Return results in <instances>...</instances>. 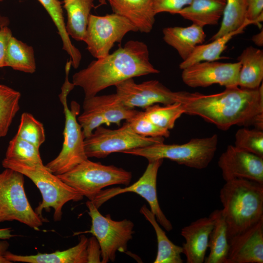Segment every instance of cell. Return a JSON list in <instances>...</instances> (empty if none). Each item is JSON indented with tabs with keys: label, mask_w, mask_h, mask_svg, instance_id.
I'll use <instances>...</instances> for the list:
<instances>
[{
	"label": "cell",
	"mask_w": 263,
	"mask_h": 263,
	"mask_svg": "<svg viewBox=\"0 0 263 263\" xmlns=\"http://www.w3.org/2000/svg\"><path fill=\"white\" fill-rule=\"evenodd\" d=\"M180 102L184 113L199 116L221 130L234 125L263 129V84L254 90L238 86L211 94L184 91Z\"/></svg>",
	"instance_id": "6da1fadb"
},
{
	"label": "cell",
	"mask_w": 263,
	"mask_h": 263,
	"mask_svg": "<svg viewBox=\"0 0 263 263\" xmlns=\"http://www.w3.org/2000/svg\"><path fill=\"white\" fill-rule=\"evenodd\" d=\"M159 73L150 62L147 44L131 40L75 73L72 82L82 89L85 97H89L127 79Z\"/></svg>",
	"instance_id": "7a4b0ae2"
},
{
	"label": "cell",
	"mask_w": 263,
	"mask_h": 263,
	"mask_svg": "<svg viewBox=\"0 0 263 263\" xmlns=\"http://www.w3.org/2000/svg\"><path fill=\"white\" fill-rule=\"evenodd\" d=\"M220 199L228 240L263 219V184L243 178L226 181Z\"/></svg>",
	"instance_id": "3957f363"
},
{
	"label": "cell",
	"mask_w": 263,
	"mask_h": 263,
	"mask_svg": "<svg viewBox=\"0 0 263 263\" xmlns=\"http://www.w3.org/2000/svg\"><path fill=\"white\" fill-rule=\"evenodd\" d=\"M1 164L5 169H11L21 173L29 178L38 188L42 200L35 211L43 219H45L42 216L43 209L48 210L53 208L54 221H60L64 205L71 201H79L84 197L49 171L43 164L28 165L5 158Z\"/></svg>",
	"instance_id": "277c9868"
},
{
	"label": "cell",
	"mask_w": 263,
	"mask_h": 263,
	"mask_svg": "<svg viewBox=\"0 0 263 263\" xmlns=\"http://www.w3.org/2000/svg\"><path fill=\"white\" fill-rule=\"evenodd\" d=\"M69 71H65V81L58 95L63 108L65 117L63 131V142L58 155L45 166L55 175L64 173L77 165L88 159L84 149V137L82 128L77 121L80 106L75 101H72L69 108L67 97L75 86L69 80Z\"/></svg>",
	"instance_id": "5b68a950"
},
{
	"label": "cell",
	"mask_w": 263,
	"mask_h": 263,
	"mask_svg": "<svg viewBox=\"0 0 263 263\" xmlns=\"http://www.w3.org/2000/svg\"><path fill=\"white\" fill-rule=\"evenodd\" d=\"M218 143V136L214 134L207 137L192 138L182 144L162 142L123 153L144 157L148 162L168 159L190 168L202 169L207 167L213 159Z\"/></svg>",
	"instance_id": "8992f818"
},
{
	"label": "cell",
	"mask_w": 263,
	"mask_h": 263,
	"mask_svg": "<svg viewBox=\"0 0 263 263\" xmlns=\"http://www.w3.org/2000/svg\"><path fill=\"white\" fill-rule=\"evenodd\" d=\"M63 182L92 201L103 189L115 185L128 186L131 172L113 165H105L88 159L68 171L57 175Z\"/></svg>",
	"instance_id": "52a82bcc"
},
{
	"label": "cell",
	"mask_w": 263,
	"mask_h": 263,
	"mask_svg": "<svg viewBox=\"0 0 263 263\" xmlns=\"http://www.w3.org/2000/svg\"><path fill=\"white\" fill-rule=\"evenodd\" d=\"M24 175L5 168L0 173V223L17 221L39 230L45 220L32 207L24 190Z\"/></svg>",
	"instance_id": "ba28073f"
},
{
	"label": "cell",
	"mask_w": 263,
	"mask_h": 263,
	"mask_svg": "<svg viewBox=\"0 0 263 263\" xmlns=\"http://www.w3.org/2000/svg\"><path fill=\"white\" fill-rule=\"evenodd\" d=\"M92 225L89 230L75 233V235L89 233L98 242L101 251V263L114 262L117 251L122 253L127 250L128 243L135 232L134 224L125 219L121 221L112 219L110 214L103 216L93 202H86Z\"/></svg>",
	"instance_id": "9c48e42d"
},
{
	"label": "cell",
	"mask_w": 263,
	"mask_h": 263,
	"mask_svg": "<svg viewBox=\"0 0 263 263\" xmlns=\"http://www.w3.org/2000/svg\"><path fill=\"white\" fill-rule=\"evenodd\" d=\"M162 137H145L138 134L128 122L115 130L97 128L84 138L85 152L87 157L104 158L114 152L131 150L164 142Z\"/></svg>",
	"instance_id": "30bf717a"
},
{
	"label": "cell",
	"mask_w": 263,
	"mask_h": 263,
	"mask_svg": "<svg viewBox=\"0 0 263 263\" xmlns=\"http://www.w3.org/2000/svg\"><path fill=\"white\" fill-rule=\"evenodd\" d=\"M138 31L128 19L115 13L99 16L91 14L84 39L87 49L96 59L109 54L130 32Z\"/></svg>",
	"instance_id": "8fae6325"
},
{
	"label": "cell",
	"mask_w": 263,
	"mask_h": 263,
	"mask_svg": "<svg viewBox=\"0 0 263 263\" xmlns=\"http://www.w3.org/2000/svg\"><path fill=\"white\" fill-rule=\"evenodd\" d=\"M163 159L149 161L148 165L141 177L131 186L108 188L101 191L91 201L99 208L103 204L112 198L126 192H133L141 196L148 203L151 211L158 223L168 231H171L172 225L163 212L158 200L157 177L159 169Z\"/></svg>",
	"instance_id": "7c38bea8"
},
{
	"label": "cell",
	"mask_w": 263,
	"mask_h": 263,
	"mask_svg": "<svg viewBox=\"0 0 263 263\" xmlns=\"http://www.w3.org/2000/svg\"><path fill=\"white\" fill-rule=\"evenodd\" d=\"M116 94L126 106L143 109L155 104L167 105L180 102L184 91L173 92L157 80L136 83L133 78L115 86Z\"/></svg>",
	"instance_id": "4fadbf2b"
},
{
	"label": "cell",
	"mask_w": 263,
	"mask_h": 263,
	"mask_svg": "<svg viewBox=\"0 0 263 263\" xmlns=\"http://www.w3.org/2000/svg\"><path fill=\"white\" fill-rule=\"evenodd\" d=\"M240 68L239 61H203L183 69L181 77L183 82L191 88L207 87L215 84L225 88H232L238 86Z\"/></svg>",
	"instance_id": "5bb4252c"
},
{
	"label": "cell",
	"mask_w": 263,
	"mask_h": 263,
	"mask_svg": "<svg viewBox=\"0 0 263 263\" xmlns=\"http://www.w3.org/2000/svg\"><path fill=\"white\" fill-rule=\"evenodd\" d=\"M218 165L225 182L243 178L263 184V157L228 145Z\"/></svg>",
	"instance_id": "9a60e30c"
},
{
	"label": "cell",
	"mask_w": 263,
	"mask_h": 263,
	"mask_svg": "<svg viewBox=\"0 0 263 263\" xmlns=\"http://www.w3.org/2000/svg\"><path fill=\"white\" fill-rule=\"evenodd\" d=\"M225 263H263V219L228 240Z\"/></svg>",
	"instance_id": "2e32d148"
},
{
	"label": "cell",
	"mask_w": 263,
	"mask_h": 263,
	"mask_svg": "<svg viewBox=\"0 0 263 263\" xmlns=\"http://www.w3.org/2000/svg\"><path fill=\"white\" fill-rule=\"evenodd\" d=\"M214 223L211 213L208 217L198 219L181 229V235L185 240L182 245L183 253L187 263H204Z\"/></svg>",
	"instance_id": "e0dca14e"
},
{
	"label": "cell",
	"mask_w": 263,
	"mask_h": 263,
	"mask_svg": "<svg viewBox=\"0 0 263 263\" xmlns=\"http://www.w3.org/2000/svg\"><path fill=\"white\" fill-rule=\"evenodd\" d=\"M113 13L130 21L141 33H149L154 22L151 0H107Z\"/></svg>",
	"instance_id": "ac0fdd59"
},
{
	"label": "cell",
	"mask_w": 263,
	"mask_h": 263,
	"mask_svg": "<svg viewBox=\"0 0 263 263\" xmlns=\"http://www.w3.org/2000/svg\"><path fill=\"white\" fill-rule=\"evenodd\" d=\"M88 241V238L81 234L76 245L65 250L26 256L15 254L7 251L5 257L11 263H87L86 248Z\"/></svg>",
	"instance_id": "d6986e66"
},
{
	"label": "cell",
	"mask_w": 263,
	"mask_h": 263,
	"mask_svg": "<svg viewBox=\"0 0 263 263\" xmlns=\"http://www.w3.org/2000/svg\"><path fill=\"white\" fill-rule=\"evenodd\" d=\"M83 109H88L101 115L108 125L112 123L120 125L123 120H128L137 110L125 105L115 94L84 97Z\"/></svg>",
	"instance_id": "ffe728a7"
},
{
	"label": "cell",
	"mask_w": 263,
	"mask_h": 263,
	"mask_svg": "<svg viewBox=\"0 0 263 263\" xmlns=\"http://www.w3.org/2000/svg\"><path fill=\"white\" fill-rule=\"evenodd\" d=\"M164 41L175 49L183 60L205 40L203 27L192 23L187 27H168L162 31Z\"/></svg>",
	"instance_id": "44dd1931"
},
{
	"label": "cell",
	"mask_w": 263,
	"mask_h": 263,
	"mask_svg": "<svg viewBox=\"0 0 263 263\" xmlns=\"http://www.w3.org/2000/svg\"><path fill=\"white\" fill-rule=\"evenodd\" d=\"M241 63L238 85L241 88L254 90L263 84V51L249 46L237 58Z\"/></svg>",
	"instance_id": "7402d4cb"
},
{
	"label": "cell",
	"mask_w": 263,
	"mask_h": 263,
	"mask_svg": "<svg viewBox=\"0 0 263 263\" xmlns=\"http://www.w3.org/2000/svg\"><path fill=\"white\" fill-rule=\"evenodd\" d=\"M226 0H192L176 14L204 28L216 25L222 18Z\"/></svg>",
	"instance_id": "603a6c76"
},
{
	"label": "cell",
	"mask_w": 263,
	"mask_h": 263,
	"mask_svg": "<svg viewBox=\"0 0 263 263\" xmlns=\"http://www.w3.org/2000/svg\"><path fill=\"white\" fill-rule=\"evenodd\" d=\"M255 24L248 20L236 30L229 32L206 44H200L196 47L191 54L180 63L179 66L183 70L195 63L203 61H214L222 59L221 54L226 48L228 42L235 36L242 34L244 29L250 24Z\"/></svg>",
	"instance_id": "cb8c5ba5"
},
{
	"label": "cell",
	"mask_w": 263,
	"mask_h": 263,
	"mask_svg": "<svg viewBox=\"0 0 263 263\" xmlns=\"http://www.w3.org/2000/svg\"><path fill=\"white\" fill-rule=\"evenodd\" d=\"M94 0H63L67 16L66 24L70 37L83 41Z\"/></svg>",
	"instance_id": "d4e9b609"
},
{
	"label": "cell",
	"mask_w": 263,
	"mask_h": 263,
	"mask_svg": "<svg viewBox=\"0 0 263 263\" xmlns=\"http://www.w3.org/2000/svg\"><path fill=\"white\" fill-rule=\"evenodd\" d=\"M140 212L152 225L157 241V252L154 263H182V246L174 244L167 236L157 221L154 214L146 205L140 209Z\"/></svg>",
	"instance_id": "484cf974"
},
{
	"label": "cell",
	"mask_w": 263,
	"mask_h": 263,
	"mask_svg": "<svg viewBox=\"0 0 263 263\" xmlns=\"http://www.w3.org/2000/svg\"><path fill=\"white\" fill-rule=\"evenodd\" d=\"M211 213L214 223L209 237V253L204 263H225L229 249L226 225L221 209L214 210Z\"/></svg>",
	"instance_id": "4316f807"
},
{
	"label": "cell",
	"mask_w": 263,
	"mask_h": 263,
	"mask_svg": "<svg viewBox=\"0 0 263 263\" xmlns=\"http://www.w3.org/2000/svg\"><path fill=\"white\" fill-rule=\"evenodd\" d=\"M5 67L24 73H34L36 64L33 48L12 36L7 47Z\"/></svg>",
	"instance_id": "83f0119b"
},
{
	"label": "cell",
	"mask_w": 263,
	"mask_h": 263,
	"mask_svg": "<svg viewBox=\"0 0 263 263\" xmlns=\"http://www.w3.org/2000/svg\"><path fill=\"white\" fill-rule=\"evenodd\" d=\"M246 0H226L219 29L210 40L217 39L242 27L248 20L246 18Z\"/></svg>",
	"instance_id": "f1b7e54d"
},
{
	"label": "cell",
	"mask_w": 263,
	"mask_h": 263,
	"mask_svg": "<svg viewBox=\"0 0 263 263\" xmlns=\"http://www.w3.org/2000/svg\"><path fill=\"white\" fill-rule=\"evenodd\" d=\"M20 97L19 91L0 84V138L6 135L19 111Z\"/></svg>",
	"instance_id": "f546056e"
},
{
	"label": "cell",
	"mask_w": 263,
	"mask_h": 263,
	"mask_svg": "<svg viewBox=\"0 0 263 263\" xmlns=\"http://www.w3.org/2000/svg\"><path fill=\"white\" fill-rule=\"evenodd\" d=\"M146 117L156 125L167 130L173 128L176 120L184 113L181 102L164 105L155 104L145 109Z\"/></svg>",
	"instance_id": "4dcf8cb0"
},
{
	"label": "cell",
	"mask_w": 263,
	"mask_h": 263,
	"mask_svg": "<svg viewBox=\"0 0 263 263\" xmlns=\"http://www.w3.org/2000/svg\"><path fill=\"white\" fill-rule=\"evenodd\" d=\"M5 158L28 165H42L39 148L17 135L9 143Z\"/></svg>",
	"instance_id": "1f68e13d"
},
{
	"label": "cell",
	"mask_w": 263,
	"mask_h": 263,
	"mask_svg": "<svg viewBox=\"0 0 263 263\" xmlns=\"http://www.w3.org/2000/svg\"><path fill=\"white\" fill-rule=\"evenodd\" d=\"M16 135L38 148L45 140V130L42 123L27 112L22 114Z\"/></svg>",
	"instance_id": "d6a6232c"
},
{
	"label": "cell",
	"mask_w": 263,
	"mask_h": 263,
	"mask_svg": "<svg viewBox=\"0 0 263 263\" xmlns=\"http://www.w3.org/2000/svg\"><path fill=\"white\" fill-rule=\"evenodd\" d=\"M235 138V147L263 157V130L242 128L236 132Z\"/></svg>",
	"instance_id": "836d02e7"
},
{
	"label": "cell",
	"mask_w": 263,
	"mask_h": 263,
	"mask_svg": "<svg viewBox=\"0 0 263 263\" xmlns=\"http://www.w3.org/2000/svg\"><path fill=\"white\" fill-rule=\"evenodd\" d=\"M126 121L134 132L145 137L167 138L170 135L169 130L162 128L153 123L146 117L143 111H138Z\"/></svg>",
	"instance_id": "e575fe53"
},
{
	"label": "cell",
	"mask_w": 263,
	"mask_h": 263,
	"mask_svg": "<svg viewBox=\"0 0 263 263\" xmlns=\"http://www.w3.org/2000/svg\"><path fill=\"white\" fill-rule=\"evenodd\" d=\"M46 10L54 22L63 43L70 40L64 22L61 3L58 0H38Z\"/></svg>",
	"instance_id": "d590c367"
},
{
	"label": "cell",
	"mask_w": 263,
	"mask_h": 263,
	"mask_svg": "<svg viewBox=\"0 0 263 263\" xmlns=\"http://www.w3.org/2000/svg\"><path fill=\"white\" fill-rule=\"evenodd\" d=\"M192 0H151L155 14L168 12L176 14L177 12L189 5Z\"/></svg>",
	"instance_id": "8d00e7d4"
},
{
	"label": "cell",
	"mask_w": 263,
	"mask_h": 263,
	"mask_svg": "<svg viewBox=\"0 0 263 263\" xmlns=\"http://www.w3.org/2000/svg\"><path fill=\"white\" fill-rule=\"evenodd\" d=\"M246 19L259 26L263 20V0H246Z\"/></svg>",
	"instance_id": "74e56055"
},
{
	"label": "cell",
	"mask_w": 263,
	"mask_h": 263,
	"mask_svg": "<svg viewBox=\"0 0 263 263\" xmlns=\"http://www.w3.org/2000/svg\"><path fill=\"white\" fill-rule=\"evenodd\" d=\"M86 253L87 263H101L100 246L94 236L88 239Z\"/></svg>",
	"instance_id": "f35d334b"
},
{
	"label": "cell",
	"mask_w": 263,
	"mask_h": 263,
	"mask_svg": "<svg viewBox=\"0 0 263 263\" xmlns=\"http://www.w3.org/2000/svg\"><path fill=\"white\" fill-rule=\"evenodd\" d=\"M13 36L8 26L0 29V68L5 67V60L9 41Z\"/></svg>",
	"instance_id": "ab89813d"
},
{
	"label": "cell",
	"mask_w": 263,
	"mask_h": 263,
	"mask_svg": "<svg viewBox=\"0 0 263 263\" xmlns=\"http://www.w3.org/2000/svg\"><path fill=\"white\" fill-rule=\"evenodd\" d=\"M10 246L6 240H0V263H11L5 257V254Z\"/></svg>",
	"instance_id": "60d3db41"
},
{
	"label": "cell",
	"mask_w": 263,
	"mask_h": 263,
	"mask_svg": "<svg viewBox=\"0 0 263 263\" xmlns=\"http://www.w3.org/2000/svg\"><path fill=\"white\" fill-rule=\"evenodd\" d=\"M12 229L10 227L0 228V240H8L17 236L12 234Z\"/></svg>",
	"instance_id": "b9f144b4"
},
{
	"label": "cell",
	"mask_w": 263,
	"mask_h": 263,
	"mask_svg": "<svg viewBox=\"0 0 263 263\" xmlns=\"http://www.w3.org/2000/svg\"><path fill=\"white\" fill-rule=\"evenodd\" d=\"M252 40L254 43L259 47L263 46V29L261 31L254 35L252 37Z\"/></svg>",
	"instance_id": "7bdbcfd3"
},
{
	"label": "cell",
	"mask_w": 263,
	"mask_h": 263,
	"mask_svg": "<svg viewBox=\"0 0 263 263\" xmlns=\"http://www.w3.org/2000/svg\"><path fill=\"white\" fill-rule=\"evenodd\" d=\"M9 23V19L0 14V29L4 26H8Z\"/></svg>",
	"instance_id": "ee69618b"
},
{
	"label": "cell",
	"mask_w": 263,
	"mask_h": 263,
	"mask_svg": "<svg viewBox=\"0 0 263 263\" xmlns=\"http://www.w3.org/2000/svg\"><path fill=\"white\" fill-rule=\"evenodd\" d=\"M99 3V6L107 4V0H97Z\"/></svg>",
	"instance_id": "f6af8a7d"
},
{
	"label": "cell",
	"mask_w": 263,
	"mask_h": 263,
	"mask_svg": "<svg viewBox=\"0 0 263 263\" xmlns=\"http://www.w3.org/2000/svg\"><path fill=\"white\" fill-rule=\"evenodd\" d=\"M4 0H0V2H2L3 1H4Z\"/></svg>",
	"instance_id": "bcb514c9"
}]
</instances>
